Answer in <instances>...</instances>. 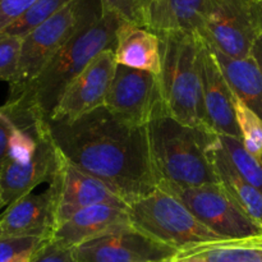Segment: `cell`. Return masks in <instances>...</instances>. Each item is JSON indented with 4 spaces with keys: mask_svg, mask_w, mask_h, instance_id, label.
<instances>
[{
    "mask_svg": "<svg viewBox=\"0 0 262 262\" xmlns=\"http://www.w3.org/2000/svg\"><path fill=\"white\" fill-rule=\"evenodd\" d=\"M48 129L61 155L109 186L125 204L159 187L147 127H133L105 106L73 122L48 120Z\"/></svg>",
    "mask_w": 262,
    "mask_h": 262,
    "instance_id": "1",
    "label": "cell"
},
{
    "mask_svg": "<svg viewBox=\"0 0 262 262\" xmlns=\"http://www.w3.org/2000/svg\"><path fill=\"white\" fill-rule=\"evenodd\" d=\"M122 22L119 15L104 8L101 17L71 38L17 100L3 105L13 122L49 120L67 86L95 56L104 50H114Z\"/></svg>",
    "mask_w": 262,
    "mask_h": 262,
    "instance_id": "2",
    "label": "cell"
},
{
    "mask_svg": "<svg viewBox=\"0 0 262 262\" xmlns=\"http://www.w3.org/2000/svg\"><path fill=\"white\" fill-rule=\"evenodd\" d=\"M158 188H192L217 183L210 159L216 133L182 124L164 114L147 125Z\"/></svg>",
    "mask_w": 262,
    "mask_h": 262,
    "instance_id": "3",
    "label": "cell"
},
{
    "mask_svg": "<svg viewBox=\"0 0 262 262\" xmlns=\"http://www.w3.org/2000/svg\"><path fill=\"white\" fill-rule=\"evenodd\" d=\"M160 38L161 82L170 117L189 127L209 129L202 99L201 56L204 38L199 32H168Z\"/></svg>",
    "mask_w": 262,
    "mask_h": 262,
    "instance_id": "4",
    "label": "cell"
},
{
    "mask_svg": "<svg viewBox=\"0 0 262 262\" xmlns=\"http://www.w3.org/2000/svg\"><path fill=\"white\" fill-rule=\"evenodd\" d=\"M102 13L104 5L100 0H73L25 36L7 101L17 100L56 53L82 28L99 19Z\"/></svg>",
    "mask_w": 262,
    "mask_h": 262,
    "instance_id": "5",
    "label": "cell"
},
{
    "mask_svg": "<svg viewBox=\"0 0 262 262\" xmlns=\"http://www.w3.org/2000/svg\"><path fill=\"white\" fill-rule=\"evenodd\" d=\"M132 227L147 237L181 251L189 246L220 241L174 194L161 188L127 204Z\"/></svg>",
    "mask_w": 262,
    "mask_h": 262,
    "instance_id": "6",
    "label": "cell"
},
{
    "mask_svg": "<svg viewBox=\"0 0 262 262\" xmlns=\"http://www.w3.org/2000/svg\"><path fill=\"white\" fill-rule=\"evenodd\" d=\"M261 0H206L199 33L220 53L248 58L262 35Z\"/></svg>",
    "mask_w": 262,
    "mask_h": 262,
    "instance_id": "7",
    "label": "cell"
},
{
    "mask_svg": "<svg viewBox=\"0 0 262 262\" xmlns=\"http://www.w3.org/2000/svg\"><path fill=\"white\" fill-rule=\"evenodd\" d=\"M104 106L115 118L133 127H147L159 117L168 114L159 76L119 64Z\"/></svg>",
    "mask_w": 262,
    "mask_h": 262,
    "instance_id": "8",
    "label": "cell"
},
{
    "mask_svg": "<svg viewBox=\"0 0 262 262\" xmlns=\"http://www.w3.org/2000/svg\"><path fill=\"white\" fill-rule=\"evenodd\" d=\"M165 191L174 194L202 224L224 239L262 234L260 225L245 214L219 183Z\"/></svg>",
    "mask_w": 262,
    "mask_h": 262,
    "instance_id": "9",
    "label": "cell"
},
{
    "mask_svg": "<svg viewBox=\"0 0 262 262\" xmlns=\"http://www.w3.org/2000/svg\"><path fill=\"white\" fill-rule=\"evenodd\" d=\"M117 66L113 49L95 56L67 86L49 120L73 122L104 106Z\"/></svg>",
    "mask_w": 262,
    "mask_h": 262,
    "instance_id": "10",
    "label": "cell"
},
{
    "mask_svg": "<svg viewBox=\"0 0 262 262\" xmlns=\"http://www.w3.org/2000/svg\"><path fill=\"white\" fill-rule=\"evenodd\" d=\"M63 155L51 138L46 122L41 123L35 152L26 159H7L0 171V193L5 207L32 193L42 183H51Z\"/></svg>",
    "mask_w": 262,
    "mask_h": 262,
    "instance_id": "11",
    "label": "cell"
},
{
    "mask_svg": "<svg viewBox=\"0 0 262 262\" xmlns=\"http://www.w3.org/2000/svg\"><path fill=\"white\" fill-rule=\"evenodd\" d=\"M49 187L54 194L55 228L69 219L74 212L92 205L127 206L124 200L104 182L82 171L64 156L60 168Z\"/></svg>",
    "mask_w": 262,
    "mask_h": 262,
    "instance_id": "12",
    "label": "cell"
},
{
    "mask_svg": "<svg viewBox=\"0 0 262 262\" xmlns=\"http://www.w3.org/2000/svg\"><path fill=\"white\" fill-rule=\"evenodd\" d=\"M178 251L135 228L90 241L74 248L77 262H156L174 257Z\"/></svg>",
    "mask_w": 262,
    "mask_h": 262,
    "instance_id": "13",
    "label": "cell"
},
{
    "mask_svg": "<svg viewBox=\"0 0 262 262\" xmlns=\"http://www.w3.org/2000/svg\"><path fill=\"white\" fill-rule=\"evenodd\" d=\"M201 81L209 129L219 136L241 138L234 112V94L223 74L211 46L205 38L201 56Z\"/></svg>",
    "mask_w": 262,
    "mask_h": 262,
    "instance_id": "14",
    "label": "cell"
},
{
    "mask_svg": "<svg viewBox=\"0 0 262 262\" xmlns=\"http://www.w3.org/2000/svg\"><path fill=\"white\" fill-rule=\"evenodd\" d=\"M128 206L92 205L74 212L69 219L54 229L51 241L69 248H76L90 241L120 230L130 229Z\"/></svg>",
    "mask_w": 262,
    "mask_h": 262,
    "instance_id": "15",
    "label": "cell"
},
{
    "mask_svg": "<svg viewBox=\"0 0 262 262\" xmlns=\"http://www.w3.org/2000/svg\"><path fill=\"white\" fill-rule=\"evenodd\" d=\"M55 228L54 194L49 187L42 193H28L0 214V239L13 237L51 238Z\"/></svg>",
    "mask_w": 262,
    "mask_h": 262,
    "instance_id": "16",
    "label": "cell"
},
{
    "mask_svg": "<svg viewBox=\"0 0 262 262\" xmlns=\"http://www.w3.org/2000/svg\"><path fill=\"white\" fill-rule=\"evenodd\" d=\"M206 0H143L140 26L156 35L199 32Z\"/></svg>",
    "mask_w": 262,
    "mask_h": 262,
    "instance_id": "17",
    "label": "cell"
},
{
    "mask_svg": "<svg viewBox=\"0 0 262 262\" xmlns=\"http://www.w3.org/2000/svg\"><path fill=\"white\" fill-rule=\"evenodd\" d=\"M114 53L119 66L160 74V38L147 28L123 20L118 28Z\"/></svg>",
    "mask_w": 262,
    "mask_h": 262,
    "instance_id": "18",
    "label": "cell"
},
{
    "mask_svg": "<svg viewBox=\"0 0 262 262\" xmlns=\"http://www.w3.org/2000/svg\"><path fill=\"white\" fill-rule=\"evenodd\" d=\"M210 159L216 174L217 183L245 214L262 228V192L238 173L219 135H215L210 146Z\"/></svg>",
    "mask_w": 262,
    "mask_h": 262,
    "instance_id": "19",
    "label": "cell"
},
{
    "mask_svg": "<svg viewBox=\"0 0 262 262\" xmlns=\"http://www.w3.org/2000/svg\"><path fill=\"white\" fill-rule=\"evenodd\" d=\"M173 262H262V234L220 239L178 251Z\"/></svg>",
    "mask_w": 262,
    "mask_h": 262,
    "instance_id": "20",
    "label": "cell"
},
{
    "mask_svg": "<svg viewBox=\"0 0 262 262\" xmlns=\"http://www.w3.org/2000/svg\"><path fill=\"white\" fill-rule=\"evenodd\" d=\"M211 49L233 94L262 118V69L256 59L252 55L232 58L212 46Z\"/></svg>",
    "mask_w": 262,
    "mask_h": 262,
    "instance_id": "21",
    "label": "cell"
},
{
    "mask_svg": "<svg viewBox=\"0 0 262 262\" xmlns=\"http://www.w3.org/2000/svg\"><path fill=\"white\" fill-rule=\"evenodd\" d=\"M238 173L250 184L262 192V155L253 156L243 146L241 138L219 136Z\"/></svg>",
    "mask_w": 262,
    "mask_h": 262,
    "instance_id": "22",
    "label": "cell"
},
{
    "mask_svg": "<svg viewBox=\"0 0 262 262\" xmlns=\"http://www.w3.org/2000/svg\"><path fill=\"white\" fill-rule=\"evenodd\" d=\"M73 0H37L19 19L15 20L12 26L4 31L5 35L23 38L31 31L53 17L54 14L63 9Z\"/></svg>",
    "mask_w": 262,
    "mask_h": 262,
    "instance_id": "23",
    "label": "cell"
},
{
    "mask_svg": "<svg viewBox=\"0 0 262 262\" xmlns=\"http://www.w3.org/2000/svg\"><path fill=\"white\" fill-rule=\"evenodd\" d=\"M234 112L243 146L253 156L262 155V118L234 95Z\"/></svg>",
    "mask_w": 262,
    "mask_h": 262,
    "instance_id": "24",
    "label": "cell"
},
{
    "mask_svg": "<svg viewBox=\"0 0 262 262\" xmlns=\"http://www.w3.org/2000/svg\"><path fill=\"white\" fill-rule=\"evenodd\" d=\"M22 38L0 33V81L10 83L17 73Z\"/></svg>",
    "mask_w": 262,
    "mask_h": 262,
    "instance_id": "25",
    "label": "cell"
},
{
    "mask_svg": "<svg viewBox=\"0 0 262 262\" xmlns=\"http://www.w3.org/2000/svg\"><path fill=\"white\" fill-rule=\"evenodd\" d=\"M51 238L13 237L0 239V262H8L20 253L37 250Z\"/></svg>",
    "mask_w": 262,
    "mask_h": 262,
    "instance_id": "26",
    "label": "cell"
},
{
    "mask_svg": "<svg viewBox=\"0 0 262 262\" xmlns=\"http://www.w3.org/2000/svg\"><path fill=\"white\" fill-rule=\"evenodd\" d=\"M32 262H77L74 248L49 239L35 253Z\"/></svg>",
    "mask_w": 262,
    "mask_h": 262,
    "instance_id": "27",
    "label": "cell"
},
{
    "mask_svg": "<svg viewBox=\"0 0 262 262\" xmlns=\"http://www.w3.org/2000/svg\"><path fill=\"white\" fill-rule=\"evenodd\" d=\"M37 0H0V33L19 19Z\"/></svg>",
    "mask_w": 262,
    "mask_h": 262,
    "instance_id": "28",
    "label": "cell"
},
{
    "mask_svg": "<svg viewBox=\"0 0 262 262\" xmlns=\"http://www.w3.org/2000/svg\"><path fill=\"white\" fill-rule=\"evenodd\" d=\"M105 9L112 10L125 22L140 26L143 0H100Z\"/></svg>",
    "mask_w": 262,
    "mask_h": 262,
    "instance_id": "29",
    "label": "cell"
},
{
    "mask_svg": "<svg viewBox=\"0 0 262 262\" xmlns=\"http://www.w3.org/2000/svg\"><path fill=\"white\" fill-rule=\"evenodd\" d=\"M15 130H17V125L5 112L4 106H0V171L9 156L10 146H12Z\"/></svg>",
    "mask_w": 262,
    "mask_h": 262,
    "instance_id": "30",
    "label": "cell"
},
{
    "mask_svg": "<svg viewBox=\"0 0 262 262\" xmlns=\"http://www.w3.org/2000/svg\"><path fill=\"white\" fill-rule=\"evenodd\" d=\"M252 56L256 59V61H257L260 68L262 69V35L257 38L255 46H253Z\"/></svg>",
    "mask_w": 262,
    "mask_h": 262,
    "instance_id": "31",
    "label": "cell"
},
{
    "mask_svg": "<svg viewBox=\"0 0 262 262\" xmlns=\"http://www.w3.org/2000/svg\"><path fill=\"white\" fill-rule=\"evenodd\" d=\"M46 243V242H45ZM40 248V247H38ZM37 248V250H38ZM37 250H33V251H28V252H25V253H20V255L15 256L14 258H12L10 261L8 262H32L33 257H35V253Z\"/></svg>",
    "mask_w": 262,
    "mask_h": 262,
    "instance_id": "32",
    "label": "cell"
},
{
    "mask_svg": "<svg viewBox=\"0 0 262 262\" xmlns=\"http://www.w3.org/2000/svg\"><path fill=\"white\" fill-rule=\"evenodd\" d=\"M3 209H5V205H4V202H3V199H2V193H0V211H2Z\"/></svg>",
    "mask_w": 262,
    "mask_h": 262,
    "instance_id": "33",
    "label": "cell"
},
{
    "mask_svg": "<svg viewBox=\"0 0 262 262\" xmlns=\"http://www.w3.org/2000/svg\"><path fill=\"white\" fill-rule=\"evenodd\" d=\"M156 262H173L171 258H168V260H161V261H156Z\"/></svg>",
    "mask_w": 262,
    "mask_h": 262,
    "instance_id": "34",
    "label": "cell"
},
{
    "mask_svg": "<svg viewBox=\"0 0 262 262\" xmlns=\"http://www.w3.org/2000/svg\"><path fill=\"white\" fill-rule=\"evenodd\" d=\"M260 4H261V20H262V0L260 2Z\"/></svg>",
    "mask_w": 262,
    "mask_h": 262,
    "instance_id": "35",
    "label": "cell"
}]
</instances>
